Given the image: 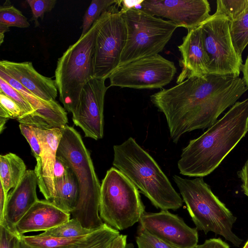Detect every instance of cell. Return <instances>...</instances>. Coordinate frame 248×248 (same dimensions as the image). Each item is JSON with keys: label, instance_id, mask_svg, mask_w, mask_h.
Masks as SVG:
<instances>
[{"label": "cell", "instance_id": "836d02e7", "mask_svg": "<svg viewBox=\"0 0 248 248\" xmlns=\"http://www.w3.org/2000/svg\"><path fill=\"white\" fill-rule=\"evenodd\" d=\"M18 236L0 225V248H14L15 238Z\"/></svg>", "mask_w": 248, "mask_h": 248}, {"label": "cell", "instance_id": "44dd1931", "mask_svg": "<svg viewBox=\"0 0 248 248\" xmlns=\"http://www.w3.org/2000/svg\"><path fill=\"white\" fill-rule=\"evenodd\" d=\"M54 185L55 195L51 202L70 214L76 206L79 195L78 183L72 170L64 178L54 181Z\"/></svg>", "mask_w": 248, "mask_h": 248}, {"label": "cell", "instance_id": "ffe728a7", "mask_svg": "<svg viewBox=\"0 0 248 248\" xmlns=\"http://www.w3.org/2000/svg\"><path fill=\"white\" fill-rule=\"evenodd\" d=\"M119 231L106 223L95 231L86 235L78 241L56 248H108L110 244L120 235ZM14 248H32L21 238L16 236Z\"/></svg>", "mask_w": 248, "mask_h": 248}, {"label": "cell", "instance_id": "8d00e7d4", "mask_svg": "<svg viewBox=\"0 0 248 248\" xmlns=\"http://www.w3.org/2000/svg\"><path fill=\"white\" fill-rule=\"evenodd\" d=\"M238 176L242 182V191L248 197V158L242 169L238 172Z\"/></svg>", "mask_w": 248, "mask_h": 248}, {"label": "cell", "instance_id": "d6a6232c", "mask_svg": "<svg viewBox=\"0 0 248 248\" xmlns=\"http://www.w3.org/2000/svg\"><path fill=\"white\" fill-rule=\"evenodd\" d=\"M19 127L22 135L28 142L33 156L37 159L40 155L41 146L35 127L24 124H19Z\"/></svg>", "mask_w": 248, "mask_h": 248}, {"label": "cell", "instance_id": "e0dca14e", "mask_svg": "<svg viewBox=\"0 0 248 248\" xmlns=\"http://www.w3.org/2000/svg\"><path fill=\"white\" fill-rule=\"evenodd\" d=\"M0 69L36 97L46 101L55 100L58 92L55 80L39 73L31 62L2 60L0 61Z\"/></svg>", "mask_w": 248, "mask_h": 248}, {"label": "cell", "instance_id": "4fadbf2b", "mask_svg": "<svg viewBox=\"0 0 248 248\" xmlns=\"http://www.w3.org/2000/svg\"><path fill=\"white\" fill-rule=\"evenodd\" d=\"M134 7L167 18L188 31L200 26L211 16L210 4L206 0H139Z\"/></svg>", "mask_w": 248, "mask_h": 248}, {"label": "cell", "instance_id": "52a82bcc", "mask_svg": "<svg viewBox=\"0 0 248 248\" xmlns=\"http://www.w3.org/2000/svg\"><path fill=\"white\" fill-rule=\"evenodd\" d=\"M126 29V42L118 66L136 60L159 54L178 27L135 7L120 10Z\"/></svg>", "mask_w": 248, "mask_h": 248}, {"label": "cell", "instance_id": "d6986e66", "mask_svg": "<svg viewBox=\"0 0 248 248\" xmlns=\"http://www.w3.org/2000/svg\"><path fill=\"white\" fill-rule=\"evenodd\" d=\"M71 214L52 202L39 200L16 224L19 235L29 232L46 231L69 220Z\"/></svg>", "mask_w": 248, "mask_h": 248}, {"label": "cell", "instance_id": "74e56055", "mask_svg": "<svg viewBox=\"0 0 248 248\" xmlns=\"http://www.w3.org/2000/svg\"><path fill=\"white\" fill-rule=\"evenodd\" d=\"M8 194H6L2 186H0V223L3 219L4 212L7 201Z\"/></svg>", "mask_w": 248, "mask_h": 248}, {"label": "cell", "instance_id": "5b68a950", "mask_svg": "<svg viewBox=\"0 0 248 248\" xmlns=\"http://www.w3.org/2000/svg\"><path fill=\"white\" fill-rule=\"evenodd\" d=\"M173 179L198 230L212 232L239 247L243 240L232 231L236 217L211 190L202 177L194 179L174 175Z\"/></svg>", "mask_w": 248, "mask_h": 248}, {"label": "cell", "instance_id": "f546056e", "mask_svg": "<svg viewBox=\"0 0 248 248\" xmlns=\"http://www.w3.org/2000/svg\"><path fill=\"white\" fill-rule=\"evenodd\" d=\"M23 116L20 107L12 99L0 92V130L5 128V124L10 119L18 120Z\"/></svg>", "mask_w": 248, "mask_h": 248}, {"label": "cell", "instance_id": "9a60e30c", "mask_svg": "<svg viewBox=\"0 0 248 248\" xmlns=\"http://www.w3.org/2000/svg\"><path fill=\"white\" fill-rule=\"evenodd\" d=\"M41 153L34 170L38 186L45 200L51 202L55 195L54 168L58 148L62 136L60 128L43 130L35 127Z\"/></svg>", "mask_w": 248, "mask_h": 248}, {"label": "cell", "instance_id": "603a6c76", "mask_svg": "<svg viewBox=\"0 0 248 248\" xmlns=\"http://www.w3.org/2000/svg\"><path fill=\"white\" fill-rule=\"evenodd\" d=\"M230 31L234 49L242 59V54L248 44V8L237 19L230 22Z\"/></svg>", "mask_w": 248, "mask_h": 248}, {"label": "cell", "instance_id": "d590c367", "mask_svg": "<svg viewBox=\"0 0 248 248\" xmlns=\"http://www.w3.org/2000/svg\"><path fill=\"white\" fill-rule=\"evenodd\" d=\"M196 248H230L229 245L220 238H210L206 240L201 245H198Z\"/></svg>", "mask_w": 248, "mask_h": 248}, {"label": "cell", "instance_id": "7a4b0ae2", "mask_svg": "<svg viewBox=\"0 0 248 248\" xmlns=\"http://www.w3.org/2000/svg\"><path fill=\"white\" fill-rule=\"evenodd\" d=\"M248 132V98L236 102L199 137L190 140L178 161L180 173L203 177L212 173Z\"/></svg>", "mask_w": 248, "mask_h": 248}, {"label": "cell", "instance_id": "7402d4cb", "mask_svg": "<svg viewBox=\"0 0 248 248\" xmlns=\"http://www.w3.org/2000/svg\"><path fill=\"white\" fill-rule=\"evenodd\" d=\"M27 171L24 161L15 154L0 155V180L5 192L8 194L20 182Z\"/></svg>", "mask_w": 248, "mask_h": 248}, {"label": "cell", "instance_id": "8992f818", "mask_svg": "<svg viewBox=\"0 0 248 248\" xmlns=\"http://www.w3.org/2000/svg\"><path fill=\"white\" fill-rule=\"evenodd\" d=\"M97 30L96 20L57 61L55 81L59 99L65 110L71 113L77 106L83 88L94 77L93 58Z\"/></svg>", "mask_w": 248, "mask_h": 248}, {"label": "cell", "instance_id": "7bdbcfd3", "mask_svg": "<svg viewBox=\"0 0 248 248\" xmlns=\"http://www.w3.org/2000/svg\"><path fill=\"white\" fill-rule=\"evenodd\" d=\"M243 248H248V240L243 246Z\"/></svg>", "mask_w": 248, "mask_h": 248}, {"label": "cell", "instance_id": "30bf717a", "mask_svg": "<svg viewBox=\"0 0 248 248\" xmlns=\"http://www.w3.org/2000/svg\"><path fill=\"white\" fill-rule=\"evenodd\" d=\"M204 48L209 59V75L239 77L242 60L233 47L230 22L215 13L201 25Z\"/></svg>", "mask_w": 248, "mask_h": 248}, {"label": "cell", "instance_id": "4dcf8cb0", "mask_svg": "<svg viewBox=\"0 0 248 248\" xmlns=\"http://www.w3.org/2000/svg\"><path fill=\"white\" fill-rule=\"evenodd\" d=\"M136 242L138 248H174L152 234L140 224L138 227Z\"/></svg>", "mask_w": 248, "mask_h": 248}, {"label": "cell", "instance_id": "60d3db41", "mask_svg": "<svg viewBox=\"0 0 248 248\" xmlns=\"http://www.w3.org/2000/svg\"><path fill=\"white\" fill-rule=\"evenodd\" d=\"M9 31V27L0 24V45L4 41V33Z\"/></svg>", "mask_w": 248, "mask_h": 248}, {"label": "cell", "instance_id": "277c9868", "mask_svg": "<svg viewBox=\"0 0 248 248\" xmlns=\"http://www.w3.org/2000/svg\"><path fill=\"white\" fill-rule=\"evenodd\" d=\"M62 136L57 156L62 159L75 174L79 195L76 206L70 213L88 229H98L104 223L99 216L101 185L91 155L79 133L67 124L61 128Z\"/></svg>", "mask_w": 248, "mask_h": 248}, {"label": "cell", "instance_id": "cb8c5ba5", "mask_svg": "<svg viewBox=\"0 0 248 248\" xmlns=\"http://www.w3.org/2000/svg\"><path fill=\"white\" fill-rule=\"evenodd\" d=\"M97 230L84 228L78 219L72 218L66 222L39 234L70 238L86 236Z\"/></svg>", "mask_w": 248, "mask_h": 248}, {"label": "cell", "instance_id": "f35d334b", "mask_svg": "<svg viewBox=\"0 0 248 248\" xmlns=\"http://www.w3.org/2000/svg\"><path fill=\"white\" fill-rule=\"evenodd\" d=\"M127 235L120 234L108 246V248H124L126 245Z\"/></svg>", "mask_w": 248, "mask_h": 248}, {"label": "cell", "instance_id": "ba28073f", "mask_svg": "<svg viewBox=\"0 0 248 248\" xmlns=\"http://www.w3.org/2000/svg\"><path fill=\"white\" fill-rule=\"evenodd\" d=\"M145 212L137 187L115 167L108 170L101 184L99 216L118 231L139 222Z\"/></svg>", "mask_w": 248, "mask_h": 248}, {"label": "cell", "instance_id": "8fae6325", "mask_svg": "<svg viewBox=\"0 0 248 248\" xmlns=\"http://www.w3.org/2000/svg\"><path fill=\"white\" fill-rule=\"evenodd\" d=\"M176 71L173 62L157 54L118 66L108 78L109 87L162 89L171 81Z\"/></svg>", "mask_w": 248, "mask_h": 248}, {"label": "cell", "instance_id": "7c38bea8", "mask_svg": "<svg viewBox=\"0 0 248 248\" xmlns=\"http://www.w3.org/2000/svg\"><path fill=\"white\" fill-rule=\"evenodd\" d=\"M105 79L93 78L83 88L77 106L72 113L74 124L85 136L95 140L104 135L105 96L108 87Z\"/></svg>", "mask_w": 248, "mask_h": 248}, {"label": "cell", "instance_id": "83f0119b", "mask_svg": "<svg viewBox=\"0 0 248 248\" xmlns=\"http://www.w3.org/2000/svg\"><path fill=\"white\" fill-rule=\"evenodd\" d=\"M117 1L118 0H92L83 17L82 30L80 36L85 34L103 12L116 3Z\"/></svg>", "mask_w": 248, "mask_h": 248}, {"label": "cell", "instance_id": "2e32d148", "mask_svg": "<svg viewBox=\"0 0 248 248\" xmlns=\"http://www.w3.org/2000/svg\"><path fill=\"white\" fill-rule=\"evenodd\" d=\"M37 186L34 170H28L20 182L8 194L3 219L0 225L17 236L20 235L16 228V224L39 200L36 193Z\"/></svg>", "mask_w": 248, "mask_h": 248}, {"label": "cell", "instance_id": "4316f807", "mask_svg": "<svg viewBox=\"0 0 248 248\" xmlns=\"http://www.w3.org/2000/svg\"><path fill=\"white\" fill-rule=\"evenodd\" d=\"M0 92L12 99L22 109L23 116L17 120L19 124H25L26 121L35 113V110L32 105L25 96L0 77Z\"/></svg>", "mask_w": 248, "mask_h": 248}, {"label": "cell", "instance_id": "484cf974", "mask_svg": "<svg viewBox=\"0 0 248 248\" xmlns=\"http://www.w3.org/2000/svg\"><path fill=\"white\" fill-rule=\"evenodd\" d=\"M0 24L21 28H28L30 25L27 18L9 0L0 6Z\"/></svg>", "mask_w": 248, "mask_h": 248}, {"label": "cell", "instance_id": "f1b7e54d", "mask_svg": "<svg viewBox=\"0 0 248 248\" xmlns=\"http://www.w3.org/2000/svg\"><path fill=\"white\" fill-rule=\"evenodd\" d=\"M216 14L225 16L230 22L239 18L248 8V0H217Z\"/></svg>", "mask_w": 248, "mask_h": 248}, {"label": "cell", "instance_id": "d4e9b609", "mask_svg": "<svg viewBox=\"0 0 248 248\" xmlns=\"http://www.w3.org/2000/svg\"><path fill=\"white\" fill-rule=\"evenodd\" d=\"M25 243L32 248H56L77 242L85 236L76 238H62L39 234L26 236L21 235Z\"/></svg>", "mask_w": 248, "mask_h": 248}, {"label": "cell", "instance_id": "6da1fadb", "mask_svg": "<svg viewBox=\"0 0 248 248\" xmlns=\"http://www.w3.org/2000/svg\"><path fill=\"white\" fill-rule=\"evenodd\" d=\"M248 89L239 77L208 75L188 78L151 95L150 99L164 114L176 143L187 132L212 126Z\"/></svg>", "mask_w": 248, "mask_h": 248}, {"label": "cell", "instance_id": "ac0fdd59", "mask_svg": "<svg viewBox=\"0 0 248 248\" xmlns=\"http://www.w3.org/2000/svg\"><path fill=\"white\" fill-rule=\"evenodd\" d=\"M178 48L181 54L179 63L182 71L178 77L177 84L190 77L209 75V59L203 45L201 25L188 30Z\"/></svg>", "mask_w": 248, "mask_h": 248}, {"label": "cell", "instance_id": "b9f144b4", "mask_svg": "<svg viewBox=\"0 0 248 248\" xmlns=\"http://www.w3.org/2000/svg\"><path fill=\"white\" fill-rule=\"evenodd\" d=\"M134 248V245L132 243H130L126 244L124 248Z\"/></svg>", "mask_w": 248, "mask_h": 248}, {"label": "cell", "instance_id": "ab89813d", "mask_svg": "<svg viewBox=\"0 0 248 248\" xmlns=\"http://www.w3.org/2000/svg\"><path fill=\"white\" fill-rule=\"evenodd\" d=\"M241 70L243 75V80L248 89V57L245 64L242 65Z\"/></svg>", "mask_w": 248, "mask_h": 248}, {"label": "cell", "instance_id": "3957f363", "mask_svg": "<svg viewBox=\"0 0 248 248\" xmlns=\"http://www.w3.org/2000/svg\"><path fill=\"white\" fill-rule=\"evenodd\" d=\"M114 167L124 174L156 208L176 210L183 201L155 159L129 137L113 146Z\"/></svg>", "mask_w": 248, "mask_h": 248}, {"label": "cell", "instance_id": "e575fe53", "mask_svg": "<svg viewBox=\"0 0 248 248\" xmlns=\"http://www.w3.org/2000/svg\"><path fill=\"white\" fill-rule=\"evenodd\" d=\"M70 170V169L67 164L62 159L57 156L54 168V181L64 178Z\"/></svg>", "mask_w": 248, "mask_h": 248}, {"label": "cell", "instance_id": "1f68e13d", "mask_svg": "<svg viewBox=\"0 0 248 248\" xmlns=\"http://www.w3.org/2000/svg\"><path fill=\"white\" fill-rule=\"evenodd\" d=\"M26 2L30 6L32 16L31 21H34L35 27L39 26L38 18L42 20L45 13L48 12L54 7L56 0H27Z\"/></svg>", "mask_w": 248, "mask_h": 248}, {"label": "cell", "instance_id": "5bb4252c", "mask_svg": "<svg viewBox=\"0 0 248 248\" xmlns=\"http://www.w3.org/2000/svg\"><path fill=\"white\" fill-rule=\"evenodd\" d=\"M139 222L152 234L174 248H196L198 245L197 229L190 227L181 217L168 210L145 212Z\"/></svg>", "mask_w": 248, "mask_h": 248}, {"label": "cell", "instance_id": "9c48e42d", "mask_svg": "<svg viewBox=\"0 0 248 248\" xmlns=\"http://www.w3.org/2000/svg\"><path fill=\"white\" fill-rule=\"evenodd\" d=\"M121 0L109 7L97 20L93 58L94 77L106 79L116 69L126 39V29L120 10Z\"/></svg>", "mask_w": 248, "mask_h": 248}]
</instances>
